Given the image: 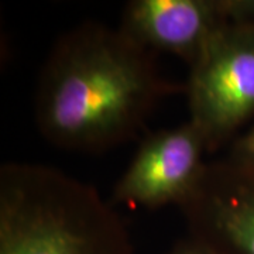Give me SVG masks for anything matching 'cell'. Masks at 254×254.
Masks as SVG:
<instances>
[{
	"instance_id": "cell-1",
	"label": "cell",
	"mask_w": 254,
	"mask_h": 254,
	"mask_svg": "<svg viewBox=\"0 0 254 254\" xmlns=\"http://www.w3.org/2000/svg\"><path fill=\"white\" fill-rule=\"evenodd\" d=\"M185 83L158 72L154 53L120 28L85 21L66 31L41 68L38 131L65 150L99 153L140 134L154 108Z\"/></svg>"
},
{
	"instance_id": "cell-2",
	"label": "cell",
	"mask_w": 254,
	"mask_h": 254,
	"mask_svg": "<svg viewBox=\"0 0 254 254\" xmlns=\"http://www.w3.org/2000/svg\"><path fill=\"white\" fill-rule=\"evenodd\" d=\"M0 254H136L96 188L44 164L0 168Z\"/></svg>"
},
{
	"instance_id": "cell-3",
	"label": "cell",
	"mask_w": 254,
	"mask_h": 254,
	"mask_svg": "<svg viewBox=\"0 0 254 254\" xmlns=\"http://www.w3.org/2000/svg\"><path fill=\"white\" fill-rule=\"evenodd\" d=\"M190 68V122L213 153L254 115V21L230 17Z\"/></svg>"
},
{
	"instance_id": "cell-4",
	"label": "cell",
	"mask_w": 254,
	"mask_h": 254,
	"mask_svg": "<svg viewBox=\"0 0 254 254\" xmlns=\"http://www.w3.org/2000/svg\"><path fill=\"white\" fill-rule=\"evenodd\" d=\"M205 153V138L190 120L145 137L113 188L112 205L181 208L199 181Z\"/></svg>"
},
{
	"instance_id": "cell-5",
	"label": "cell",
	"mask_w": 254,
	"mask_h": 254,
	"mask_svg": "<svg viewBox=\"0 0 254 254\" xmlns=\"http://www.w3.org/2000/svg\"><path fill=\"white\" fill-rule=\"evenodd\" d=\"M181 210L190 236L218 254H254V163L230 155L206 163Z\"/></svg>"
},
{
	"instance_id": "cell-6",
	"label": "cell",
	"mask_w": 254,
	"mask_h": 254,
	"mask_svg": "<svg viewBox=\"0 0 254 254\" xmlns=\"http://www.w3.org/2000/svg\"><path fill=\"white\" fill-rule=\"evenodd\" d=\"M229 20L227 0H133L119 28L150 51L177 55L190 66Z\"/></svg>"
},
{
	"instance_id": "cell-7",
	"label": "cell",
	"mask_w": 254,
	"mask_h": 254,
	"mask_svg": "<svg viewBox=\"0 0 254 254\" xmlns=\"http://www.w3.org/2000/svg\"><path fill=\"white\" fill-rule=\"evenodd\" d=\"M229 155L254 163V127L233 141Z\"/></svg>"
},
{
	"instance_id": "cell-8",
	"label": "cell",
	"mask_w": 254,
	"mask_h": 254,
	"mask_svg": "<svg viewBox=\"0 0 254 254\" xmlns=\"http://www.w3.org/2000/svg\"><path fill=\"white\" fill-rule=\"evenodd\" d=\"M168 254H218L213 249H210L208 245L200 242L199 239L188 236L180 240L177 245L171 249Z\"/></svg>"
},
{
	"instance_id": "cell-9",
	"label": "cell",
	"mask_w": 254,
	"mask_h": 254,
	"mask_svg": "<svg viewBox=\"0 0 254 254\" xmlns=\"http://www.w3.org/2000/svg\"><path fill=\"white\" fill-rule=\"evenodd\" d=\"M227 9L230 17L254 21V0H227Z\"/></svg>"
}]
</instances>
